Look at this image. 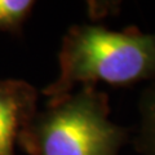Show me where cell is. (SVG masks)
Instances as JSON below:
<instances>
[{
  "instance_id": "obj_1",
  "label": "cell",
  "mask_w": 155,
  "mask_h": 155,
  "mask_svg": "<svg viewBox=\"0 0 155 155\" xmlns=\"http://www.w3.org/2000/svg\"><path fill=\"white\" fill-rule=\"evenodd\" d=\"M155 79V31L109 30L101 25L71 26L58 52V75L41 89L48 101L76 87L109 83L129 85Z\"/></svg>"
},
{
  "instance_id": "obj_2",
  "label": "cell",
  "mask_w": 155,
  "mask_h": 155,
  "mask_svg": "<svg viewBox=\"0 0 155 155\" xmlns=\"http://www.w3.org/2000/svg\"><path fill=\"white\" fill-rule=\"evenodd\" d=\"M127 140L110 118L107 94L83 85L38 110L18 143L30 155H119Z\"/></svg>"
},
{
  "instance_id": "obj_3",
  "label": "cell",
  "mask_w": 155,
  "mask_h": 155,
  "mask_svg": "<svg viewBox=\"0 0 155 155\" xmlns=\"http://www.w3.org/2000/svg\"><path fill=\"white\" fill-rule=\"evenodd\" d=\"M39 93L21 79H0V155H16L14 145L38 111Z\"/></svg>"
},
{
  "instance_id": "obj_4",
  "label": "cell",
  "mask_w": 155,
  "mask_h": 155,
  "mask_svg": "<svg viewBox=\"0 0 155 155\" xmlns=\"http://www.w3.org/2000/svg\"><path fill=\"white\" fill-rule=\"evenodd\" d=\"M136 147L142 155H155V85L145 89L140 97Z\"/></svg>"
},
{
  "instance_id": "obj_5",
  "label": "cell",
  "mask_w": 155,
  "mask_h": 155,
  "mask_svg": "<svg viewBox=\"0 0 155 155\" xmlns=\"http://www.w3.org/2000/svg\"><path fill=\"white\" fill-rule=\"evenodd\" d=\"M34 7L31 0H0V31L19 35Z\"/></svg>"
}]
</instances>
